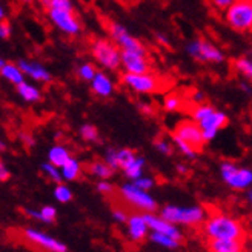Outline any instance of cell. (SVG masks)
I'll return each mask as SVG.
<instances>
[{
	"mask_svg": "<svg viewBox=\"0 0 252 252\" xmlns=\"http://www.w3.org/2000/svg\"><path fill=\"white\" fill-rule=\"evenodd\" d=\"M220 175L224 185L234 189V191H246L252 186V169L238 166L234 161H221Z\"/></svg>",
	"mask_w": 252,
	"mask_h": 252,
	"instance_id": "obj_7",
	"label": "cell"
},
{
	"mask_svg": "<svg viewBox=\"0 0 252 252\" xmlns=\"http://www.w3.org/2000/svg\"><path fill=\"white\" fill-rule=\"evenodd\" d=\"M80 137H82V140L83 142H88V143H94L98 140V129L95 128L94 125L91 123H85L80 126Z\"/></svg>",
	"mask_w": 252,
	"mask_h": 252,
	"instance_id": "obj_33",
	"label": "cell"
},
{
	"mask_svg": "<svg viewBox=\"0 0 252 252\" xmlns=\"http://www.w3.org/2000/svg\"><path fill=\"white\" fill-rule=\"evenodd\" d=\"M203 232L208 240H243L246 237L245 226L228 214H212L203 223Z\"/></svg>",
	"mask_w": 252,
	"mask_h": 252,
	"instance_id": "obj_1",
	"label": "cell"
},
{
	"mask_svg": "<svg viewBox=\"0 0 252 252\" xmlns=\"http://www.w3.org/2000/svg\"><path fill=\"white\" fill-rule=\"evenodd\" d=\"M149 242H153L157 246H161L165 249H177L182 243L175 238L166 235V234H161V232H156V231H151L149 232Z\"/></svg>",
	"mask_w": 252,
	"mask_h": 252,
	"instance_id": "obj_25",
	"label": "cell"
},
{
	"mask_svg": "<svg viewBox=\"0 0 252 252\" xmlns=\"http://www.w3.org/2000/svg\"><path fill=\"white\" fill-rule=\"evenodd\" d=\"M177 172L182 174V175H186V174L189 172V168L185 166V165H182V163H180V165H177Z\"/></svg>",
	"mask_w": 252,
	"mask_h": 252,
	"instance_id": "obj_50",
	"label": "cell"
},
{
	"mask_svg": "<svg viewBox=\"0 0 252 252\" xmlns=\"http://www.w3.org/2000/svg\"><path fill=\"white\" fill-rule=\"evenodd\" d=\"M248 201L252 205V189H248Z\"/></svg>",
	"mask_w": 252,
	"mask_h": 252,
	"instance_id": "obj_53",
	"label": "cell"
},
{
	"mask_svg": "<svg viewBox=\"0 0 252 252\" xmlns=\"http://www.w3.org/2000/svg\"><path fill=\"white\" fill-rule=\"evenodd\" d=\"M211 2H212V5L216 6V8L226 11V9H228L234 3V0H211Z\"/></svg>",
	"mask_w": 252,
	"mask_h": 252,
	"instance_id": "obj_45",
	"label": "cell"
},
{
	"mask_svg": "<svg viewBox=\"0 0 252 252\" xmlns=\"http://www.w3.org/2000/svg\"><path fill=\"white\" fill-rule=\"evenodd\" d=\"M71 157L72 156L69 153V149L63 145H54L48 151V161H51L53 165H56L59 168H62L63 165H65Z\"/></svg>",
	"mask_w": 252,
	"mask_h": 252,
	"instance_id": "obj_22",
	"label": "cell"
},
{
	"mask_svg": "<svg viewBox=\"0 0 252 252\" xmlns=\"http://www.w3.org/2000/svg\"><path fill=\"white\" fill-rule=\"evenodd\" d=\"M145 165H146V161H145V158L143 157H140V156H137V158L131 163V165L126 168L123 172H125V175L128 177L131 182H134V180H137L138 177H142L143 175V169H145Z\"/></svg>",
	"mask_w": 252,
	"mask_h": 252,
	"instance_id": "obj_27",
	"label": "cell"
},
{
	"mask_svg": "<svg viewBox=\"0 0 252 252\" xmlns=\"http://www.w3.org/2000/svg\"><path fill=\"white\" fill-rule=\"evenodd\" d=\"M56 8V9H74L72 0H51V5L49 9Z\"/></svg>",
	"mask_w": 252,
	"mask_h": 252,
	"instance_id": "obj_41",
	"label": "cell"
},
{
	"mask_svg": "<svg viewBox=\"0 0 252 252\" xmlns=\"http://www.w3.org/2000/svg\"><path fill=\"white\" fill-rule=\"evenodd\" d=\"M249 226H251V229H252V217L249 219Z\"/></svg>",
	"mask_w": 252,
	"mask_h": 252,
	"instance_id": "obj_56",
	"label": "cell"
},
{
	"mask_svg": "<svg viewBox=\"0 0 252 252\" xmlns=\"http://www.w3.org/2000/svg\"><path fill=\"white\" fill-rule=\"evenodd\" d=\"M122 68L125 72L129 74H145L151 72V65L145 54L122 51Z\"/></svg>",
	"mask_w": 252,
	"mask_h": 252,
	"instance_id": "obj_16",
	"label": "cell"
},
{
	"mask_svg": "<svg viewBox=\"0 0 252 252\" xmlns=\"http://www.w3.org/2000/svg\"><path fill=\"white\" fill-rule=\"evenodd\" d=\"M12 34V28L8 20H2V23H0V37H2L3 40H8L9 37Z\"/></svg>",
	"mask_w": 252,
	"mask_h": 252,
	"instance_id": "obj_42",
	"label": "cell"
},
{
	"mask_svg": "<svg viewBox=\"0 0 252 252\" xmlns=\"http://www.w3.org/2000/svg\"><path fill=\"white\" fill-rule=\"evenodd\" d=\"M191 117L198 123L203 132L205 142H212L214 138L219 135V132L228 126V116L226 112L217 109L209 103H201V105H192L191 108Z\"/></svg>",
	"mask_w": 252,
	"mask_h": 252,
	"instance_id": "obj_2",
	"label": "cell"
},
{
	"mask_svg": "<svg viewBox=\"0 0 252 252\" xmlns=\"http://www.w3.org/2000/svg\"><path fill=\"white\" fill-rule=\"evenodd\" d=\"M209 252H243V240H209Z\"/></svg>",
	"mask_w": 252,
	"mask_h": 252,
	"instance_id": "obj_21",
	"label": "cell"
},
{
	"mask_svg": "<svg viewBox=\"0 0 252 252\" xmlns=\"http://www.w3.org/2000/svg\"><path fill=\"white\" fill-rule=\"evenodd\" d=\"M154 148L163 156H172V153H174L172 145L169 142H166L165 138H157V140L154 142Z\"/></svg>",
	"mask_w": 252,
	"mask_h": 252,
	"instance_id": "obj_36",
	"label": "cell"
},
{
	"mask_svg": "<svg viewBox=\"0 0 252 252\" xmlns=\"http://www.w3.org/2000/svg\"><path fill=\"white\" fill-rule=\"evenodd\" d=\"M122 83L135 94H156L163 88L161 79L153 72H145V74L125 72L122 75Z\"/></svg>",
	"mask_w": 252,
	"mask_h": 252,
	"instance_id": "obj_9",
	"label": "cell"
},
{
	"mask_svg": "<svg viewBox=\"0 0 252 252\" xmlns=\"http://www.w3.org/2000/svg\"><path fill=\"white\" fill-rule=\"evenodd\" d=\"M95 74H97V69H95V66L93 65V63H90V62H83V63H80L77 68H75V75H77V77L82 82L90 83L95 77Z\"/></svg>",
	"mask_w": 252,
	"mask_h": 252,
	"instance_id": "obj_28",
	"label": "cell"
},
{
	"mask_svg": "<svg viewBox=\"0 0 252 252\" xmlns=\"http://www.w3.org/2000/svg\"><path fill=\"white\" fill-rule=\"evenodd\" d=\"M234 68L237 72H240L246 80L252 82V54L238 57L234 63Z\"/></svg>",
	"mask_w": 252,
	"mask_h": 252,
	"instance_id": "obj_26",
	"label": "cell"
},
{
	"mask_svg": "<svg viewBox=\"0 0 252 252\" xmlns=\"http://www.w3.org/2000/svg\"><path fill=\"white\" fill-rule=\"evenodd\" d=\"M91 56L106 71H117L122 66V49L106 37H97L90 45Z\"/></svg>",
	"mask_w": 252,
	"mask_h": 252,
	"instance_id": "obj_3",
	"label": "cell"
},
{
	"mask_svg": "<svg viewBox=\"0 0 252 252\" xmlns=\"http://www.w3.org/2000/svg\"><path fill=\"white\" fill-rule=\"evenodd\" d=\"M53 194H54V198L59 201V203H69V201L72 200V191L65 183H57Z\"/></svg>",
	"mask_w": 252,
	"mask_h": 252,
	"instance_id": "obj_34",
	"label": "cell"
},
{
	"mask_svg": "<svg viewBox=\"0 0 252 252\" xmlns=\"http://www.w3.org/2000/svg\"><path fill=\"white\" fill-rule=\"evenodd\" d=\"M134 183L138 188L145 189V191H151V189L156 186V180L153 177H148V175H142V177H138L137 180H134Z\"/></svg>",
	"mask_w": 252,
	"mask_h": 252,
	"instance_id": "obj_38",
	"label": "cell"
},
{
	"mask_svg": "<svg viewBox=\"0 0 252 252\" xmlns=\"http://www.w3.org/2000/svg\"><path fill=\"white\" fill-rule=\"evenodd\" d=\"M137 108H138V111H140L143 116H153L154 114V108H153V105H151V103L140 102V103L137 105Z\"/></svg>",
	"mask_w": 252,
	"mask_h": 252,
	"instance_id": "obj_44",
	"label": "cell"
},
{
	"mask_svg": "<svg viewBox=\"0 0 252 252\" xmlns=\"http://www.w3.org/2000/svg\"><path fill=\"white\" fill-rule=\"evenodd\" d=\"M108 34L112 40L116 42V45L122 49V51H132V53H140L146 56V48L145 45L135 39V37L126 30L122 23L119 22H108Z\"/></svg>",
	"mask_w": 252,
	"mask_h": 252,
	"instance_id": "obj_11",
	"label": "cell"
},
{
	"mask_svg": "<svg viewBox=\"0 0 252 252\" xmlns=\"http://www.w3.org/2000/svg\"><path fill=\"white\" fill-rule=\"evenodd\" d=\"M160 216L175 224L183 226H198L205 223L208 219L206 209L203 206H177V205H166L160 209Z\"/></svg>",
	"mask_w": 252,
	"mask_h": 252,
	"instance_id": "obj_4",
	"label": "cell"
},
{
	"mask_svg": "<svg viewBox=\"0 0 252 252\" xmlns=\"http://www.w3.org/2000/svg\"><path fill=\"white\" fill-rule=\"evenodd\" d=\"M171 135L182 138V140L188 142L189 145H192L198 151L203 149V146L206 143L203 132H201V128L192 117L191 119H183V120L175 123Z\"/></svg>",
	"mask_w": 252,
	"mask_h": 252,
	"instance_id": "obj_13",
	"label": "cell"
},
{
	"mask_svg": "<svg viewBox=\"0 0 252 252\" xmlns=\"http://www.w3.org/2000/svg\"><path fill=\"white\" fill-rule=\"evenodd\" d=\"M17 65L23 71L25 77H30L34 82H39V83L53 82V74L49 72L40 62L30 60V59H19Z\"/></svg>",
	"mask_w": 252,
	"mask_h": 252,
	"instance_id": "obj_15",
	"label": "cell"
},
{
	"mask_svg": "<svg viewBox=\"0 0 252 252\" xmlns=\"http://www.w3.org/2000/svg\"><path fill=\"white\" fill-rule=\"evenodd\" d=\"M249 117H251V122H252V106H251V109H249Z\"/></svg>",
	"mask_w": 252,
	"mask_h": 252,
	"instance_id": "obj_55",
	"label": "cell"
},
{
	"mask_svg": "<svg viewBox=\"0 0 252 252\" xmlns=\"http://www.w3.org/2000/svg\"><path fill=\"white\" fill-rule=\"evenodd\" d=\"M20 2H22V3H32L34 0H20Z\"/></svg>",
	"mask_w": 252,
	"mask_h": 252,
	"instance_id": "obj_54",
	"label": "cell"
},
{
	"mask_svg": "<svg viewBox=\"0 0 252 252\" xmlns=\"http://www.w3.org/2000/svg\"><path fill=\"white\" fill-rule=\"evenodd\" d=\"M88 171H90L91 175H94V177H97L98 180H109L112 175H114L116 169L109 166L108 163L103 160V161H93L90 166H88Z\"/></svg>",
	"mask_w": 252,
	"mask_h": 252,
	"instance_id": "obj_23",
	"label": "cell"
},
{
	"mask_svg": "<svg viewBox=\"0 0 252 252\" xmlns=\"http://www.w3.org/2000/svg\"><path fill=\"white\" fill-rule=\"evenodd\" d=\"M126 226H128V237L131 238L132 242L140 243L143 242L145 238L149 237V226L148 221L145 219L143 214H131L128 221H126Z\"/></svg>",
	"mask_w": 252,
	"mask_h": 252,
	"instance_id": "obj_17",
	"label": "cell"
},
{
	"mask_svg": "<svg viewBox=\"0 0 252 252\" xmlns=\"http://www.w3.org/2000/svg\"><path fill=\"white\" fill-rule=\"evenodd\" d=\"M57 219V209L51 205H45L42 209H40V221L43 223H54Z\"/></svg>",
	"mask_w": 252,
	"mask_h": 252,
	"instance_id": "obj_35",
	"label": "cell"
},
{
	"mask_svg": "<svg viewBox=\"0 0 252 252\" xmlns=\"http://www.w3.org/2000/svg\"><path fill=\"white\" fill-rule=\"evenodd\" d=\"M172 137V142H174V145H175V148H177V151L182 154V156H185L186 158H195L197 157V154L200 153L198 149H195L192 145H189L188 142H185V140H182V138H179V137H175V135H171Z\"/></svg>",
	"mask_w": 252,
	"mask_h": 252,
	"instance_id": "obj_29",
	"label": "cell"
},
{
	"mask_svg": "<svg viewBox=\"0 0 252 252\" xmlns=\"http://www.w3.org/2000/svg\"><path fill=\"white\" fill-rule=\"evenodd\" d=\"M186 53L195 62L214 63V65H220L226 59L223 51L217 45L211 43L209 40H205L203 37H197V39H192L186 45Z\"/></svg>",
	"mask_w": 252,
	"mask_h": 252,
	"instance_id": "obj_8",
	"label": "cell"
},
{
	"mask_svg": "<svg viewBox=\"0 0 252 252\" xmlns=\"http://www.w3.org/2000/svg\"><path fill=\"white\" fill-rule=\"evenodd\" d=\"M156 37H157V40H158L160 43H165V45H168V37H166L165 34H161V32H156Z\"/></svg>",
	"mask_w": 252,
	"mask_h": 252,
	"instance_id": "obj_49",
	"label": "cell"
},
{
	"mask_svg": "<svg viewBox=\"0 0 252 252\" xmlns=\"http://www.w3.org/2000/svg\"><path fill=\"white\" fill-rule=\"evenodd\" d=\"M37 2H39V3L46 9V11L49 9V5H51V0H37Z\"/></svg>",
	"mask_w": 252,
	"mask_h": 252,
	"instance_id": "obj_51",
	"label": "cell"
},
{
	"mask_svg": "<svg viewBox=\"0 0 252 252\" xmlns=\"http://www.w3.org/2000/svg\"><path fill=\"white\" fill-rule=\"evenodd\" d=\"M119 195L125 203H128L129 206L142 212H156L158 208L156 198L149 194V191L138 188L134 182L122 185L119 189Z\"/></svg>",
	"mask_w": 252,
	"mask_h": 252,
	"instance_id": "obj_6",
	"label": "cell"
},
{
	"mask_svg": "<svg viewBox=\"0 0 252 252\" xmlns=\"http://www.w3.org/2000/svg\"><path fill=\"white\" fill-rule=\"evenodd\" d=\"M60 169H62L63 180H66V182L77 180L80 177V174H82V165H80V161L77 158H74V157H71Z\"/></svg>",
	"mask_w": 252,
	"mask_h": 252,
	"instance_id": "obj_24",
	"label": "cell"
},
{
	"mask_svg": "<svg viewBox=\"0 0 252 252\" xmlns=\"http://www.w3.org/2000/svg\"><path fill=\"white\" fill-rule=\"evenodd\" d=\"M95 189L102 195H111V194H114L116 188H114V185H112L111 182H108V180H98V183L95 185Z\"/></svg>",
	"mask_w": 252,
	"mask_h": 252,
	"instance_id": "obj_37",
	"label": "cell"
},
{
	"mask_svg": "<svg viewBox=\"0 0 252 252\" xmlns=\"http://www.w3.org/2000/svg\"><path fill=\"white\" fill-rule=\"evenodd\" d=\"M0 75L9 83H12L14 86L20 85L22 82H25V74L20 69V66L17 65V62H8L5 59L0 60Z\"/></svg>",
	"mask_w": 252,
	"mask_h": 252,
	"instance_id": "obj_19",
	"label": "cell"
},
{
	"mask_svg": "<svg viewBox=\"0 0 252 252\" xmlns=\"http://www.w3.org/2000/svg\"><path fill=\"white\" fill-rule=\"evenodd\" d=\"M105 161L108 163L109 166H112L116 171L119 169V158H117V149L109 148L105 153Z\"/></svg>",
	"mask_w": 252,
	"mask_h": 252,
	"instance_id": "obj_39",
	"label": "cell"
},
{
	"mask_svg": "<svg viewBox=\"0 0 252 252\" xmlns=\"http://www.w3.org/2000/svg\"><path fill=\"white\" fill-rule=\"evenodd\" d=\"M112 219H114L117 223H126L129 216L123 208H112Z\"/></svg>",
	"mask_w": 252,
	"mask_h": 252,
	"instance_id": "obj_40",
	"label": "cell"
},
{
	"mask_svg": "<svg viewBox=\"0 0 252 252\" xmlns=\"http://www.w3.org/2000/svg\"><path fill=\"white\" fill-rule=\"evenodd\" d=\"M48 19L57 31H60L65 35L75 37V35H79L82 31L80 20H79L74 9L51 8V9H48Z\"/></svg>",
	"mask_w": 252,
	"mask_h": 252,
	"instance_id": "obj_10",
	"label": "cell"
},
{
	"mask_svg": "<svg viewBox=\"0 0 252 252\" xmlns=\"http://www.w3.org/2000/svg\"><path fill=\"white\" fill-rule=\"evenodd\" d=\"M11 177V172L8 166L5 165V161H0V182H6Z\"/></svg>",
	"mask_w": 252,
	"mask_h": 252,
	"instance_id": "obj_46",
	"label": "cell"
},
{
	"mask_svg": "<svg viewBox=\"0 0 252 252\" xmlns=\"http://www.w3.org/2000/svg\"><path fill=\"white\" fill-rule=\"evenodd\" d=\"M224 20L237 32L252 31V0H234L224 11Z\"/></svg>",
	"mask_w": 252,
	"mask_h": 252,
	"instance_id": "obj_5",
	"label": "cell"
},
{
	"mask_svg": "<svg viewBox=\"0 0 252 252\" xmlns=\"http://www.w3.org/2000/svg\"><path fill=\"white\" fill-rule=\"evenodd\" d=\"M25 212H27V216H28V217H31V219H34V220H39V221H40V209H39V211H35V209H27Z\"/></svg>",
	"mask_w": 252,
	"mask_h": 252,
	"instance_id": "obj_48",
	"label": "cell"
},
{
	"mask_svg": "<svg viewBox=\"0 0 252 252\" xmlns=\"http://www.w3.org/2000/svg\"><path fill=\"white\" fill-rule=\"evenodd\" d=\"M191 102H192V105L205 103V94L201 93V91H194V94L191 95Z\"/></svg>",
	"mask_w": 252,
	"mask_h": 252,
	"instance_id": "obj_47",
	"label": "cell"
},
{
	"mask_svg": "<svg viewBox=\"0 0 252 252\" xmlns=\"http://www.w3.org/2000/svg\"><path fill=\"white\" fill-rule=\"evenodd\" d=\"M20 234L30 245H34L46 252H68V246L65 243L60 242L59 238L49 235L46 232H42L39 229L23 228Z\"/></svg>",
	"mask_w": 252,
	"mask_h": 252,
	"instance_id": "obj_12",
	"label": "cell"
},
{
	"mask_svg": "<svg viewBox=\"0 0 252 252\" xmlns=\"http://www.w3.org/2000/svg\"><path fill=\"white\" fill-rule=\"evenodd\" d=\"M91 85V91L95 97L98 98H109L114 94V82L109 77V75L103 71H97L95 77L90 82Z\"/></svg>",
	"mask_w": 252,
	"mask_h": 252,
	"instance_id": "obj_18",
	"label": "cell"
},
{
	"mask_svg": "<svg viewBox=\"0 0 252 252\" xmlns=\"http://www.w3.org/2000/svg\"><path fill=\"white\" fill-rule=\"evenodd\" d=\"M117 158H119V169L125 171L137 158V154L129 148H122L117 149Z\"/></svg>",
	"mask_w": 252,
	"mask_h": 252,
	"instance_id": "obj_30",
	"label": "cell"
},
{
	"mask_svg": "<svg viewBox=\"0 0 252 252\" xmlns=\"http://www.w3.org/2000/svg\"><path fill=\"white\" fill-rule=\"evenodd\" d=\"M16 90H17V94L22 97L23 102H27V103H39L43 98L42 91L30 82H22L20 85L16 86Z\"/></svg>",
	"mask_w": 252,
	"mask_h": 252,
	"instance_id": "obj_20",
	"label": "cell"
},
{
	"mask_svg": "<svg viewBox=\"0 0 252 252\" xmlns=\"http://www.w3.org/2000/svg\"><path fill=\"white\" fill-rule=\"evenodd\" d=\"M40 169H42V172L46 175V177L51 180V182H54V183H62L63 182V175H62V169L59 168V166H56V165H53L51 161H46V163H43V165L40 166Z\"/></svg>",
	"mask_w": 252,
	"mask_h": 252,
	"instance_id": "obj_32",
	"label": "cell"
},
{
	"mask_svg": "<svg viewBox=\"0 0 252 252\" xmlns=\"http://www.w3.org/2000/svg\"><path fill=\"white\" fill-rule=\"evenodd\" d=\"M20 140L23 142V145L27 148H32L35 145V138L32 134H28V132H20Z\"/></svg>",
	"mask_w": 252,
	"mask_h": 252,
	"instance_id": "obj_43",
	"label": "cell"
},
{
	"mask_svg": "<svg viewBox=\"0 0 252 252\" xmlns=\"http://www.w3.org/2000/svg\"><path fill=\"white\" fill-rule=\"evenodd\" d=\"M183 103H185V100L179 94H168L163 98V108L169 112H177L183 109Z\"/></svg>",
	"mask_w": 252,
	"mask_h": 252,
	"instance_id": "obj_31",
	"label": "cell"
},
{
	"mask_svg": "<svg viewBox=\"0 0 252 252\" xmlns=\"http://www.w3.org/2000/svg\"><path fill=\"white\" fill-rule=\"evenodd\" d=\"M5 17H6V11H5L3 6H0V19L5 20Z\"/></svg>",
	"mask_w": 252,
	"mask_h": 252,
	"instance_id": "obj_52",
	"label": "cell"
},
{
	"mask_svg": "<svg viewBox=\"0 0 252 252\" xmlns=\"http://www.w3.org/2000/svg\"><path fill=\"white\" fill-rule=\"evenodd\" d=\"M143 216L148 221V226L151 231L166 234V235L175 238V240H179L180 243L183 242V232H182V229H179V224L171 223L169 220L163 219L160 214H156V212H143Z\"/></svg>",
	"mask_w": 252,
	"mask_h": 252,
	"instance_id": "obj_14",
	"label": "cell"
}]
</instances>
